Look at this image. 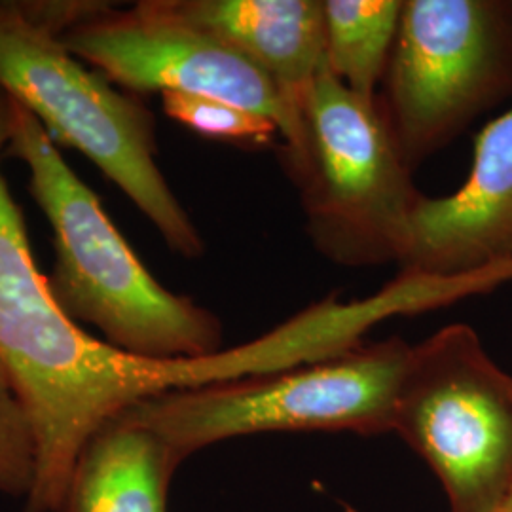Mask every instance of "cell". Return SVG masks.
Returning a JSON list of instances; mask_svg holds the SVG:
<instances>
[{
    "mask_svg": "<svg viewBox=\"0 0 512 512\" xmlns=\"http://www.w3.org/2000/svg\"><path fill=\"white\" fill-rule=\"evenodd\" d=\"M497 512H512V488L511 492H509V495L505 497V501H503V505L499 507V511Z\"/></svg>",
    "mask_w": 512,
    "mask_h": 512,
    "instance_id": "9a60e30c",
    "label": "cell"
},
{
    "mask_svg": "<svg viewBox=\"0 0 512 512\" xmlns=\"http://www.w3.org/2000/svg\"><path fill=\"white\" fill-rule=\"evenodd\" d=\"M313 249L340 268L403 264L420 202L378 97L323 69L300 110V137L279 148Z\"/></svg>",
    "mask_w": 512,
    "mask_h": 512,
    "instance_id": "277c9868",
    "label": "cell"
},
{
    "mask_svg": "<svg viewBox=\"0 0 512 512\" xmlns=\"http://www.w3.org/2000/svg\"><path fill=\"white\" fill-rule=\"evenodd\" d=\"M393 433L439 478L450 512H497L512 488V374L450 323L412 344Z\"/></svg>",
    "mask_w": 512,
    "mask_h": 512,
    "instance_id": "8992f818",
    "label": "cell"
},
{
    "mask_svg": "<svg viewBox=\"0 0 512 512\" xmlns=\"http://www.w3.org/2000/svg\"><path fill=\"white\" fill-rule=\"evenodd\" d=\"M410 346L401 336L361 342L306 365L162 393L124 414L184 461L222 440L266 433L389 435Z\"/></svg>",
    "mask_w": 512,
    "mask_h": 512,
    "instance_id": "5b68a950",
    "label": "cell"
},
{
    "mask_svg": "<svg viewBox=\"0 0 512 512\" xmlns=\"http://www.w3.org/2000/svg\"><path fill=\"white\" fill-rule=\"evenodd\" d=\"M183 18L220 38L274 82L300 122L325 69L323 0H171Z\"/></svg>",
    "mask_w": 512,
    "mask_h": 512,
    "instance_id": "30bf717a",
    "label": "cell"
},
{
    "mask_svg": "<svg viewBox=\"0 0 512 512\" xmlns=\"http://www.w3.org/2000/svg\"><path fill=\"white\" fill-rule=\"evenodd\" d=\"M71 54L124 92L186 93L219 99L270 118L281 147L300 137V122L274 82L220 38L183 18L171 0L110 2L61 35Z\"/></svg>",
    "mask_w": 512,
    "mask_h": 512,
    "instance_id": "ba28073f",
    "label": "cell"
},
{
    "mask_svg": "<svg viewBox=\"0 0 512 512\" xmlns=\"http://www.w3.org/2000/svg\"><path fill=\"white\" fill-rule=\"evenodd\" d=\"M0 92L29 110L55 145L97 165L173 253L203 255L202 234L158 165L154 114L71 54L38 2L0 0Z\"/></svg>",
    "mask_w": 512,
    "mask_h": 512,
    "instance_id": "3957f363",
    "label": "cell"
},
{
    "mask_svg": "<svg viewBox=\"0 0 512 512\" xmlns=\"http://www.w3.org/2000/svg\"><path fill=\"white\" fill-rule=\"evenodd\" d=\"M512 260V105L478 133L456 192L421 196L399 274H471Z\"/></svg>",
    "mask_w": 512,
    "mask_h": 512,
    "instance_id": "9c48e42d",
    "label": "cell"
},
{
    "mask_svg": "<svg viewBox=\"0 0 512 512\" xmlns=\"http://www.w3.org/2000/svg\"><path fill=\"white\" fill-rule=\"evenodd\" d=\"M512 93V2L403 0L378 103L412 169Z\"/></svg>",
    "mask_w": 512,
    "mask_h": 512,
    "instance_id": "52a82bcc",
    "label": "cell"
},
{
    "mask_svg": "<svg viewBox=\"0 0 512 512\" xmlns=\"http://www.w3.org/2000/svg\"><path fill=\"white\" fill-rule=\"evenodd\" d=\"M183 461L122 412L82 448L59 512H169V486Z\"/></svg>",
    "mask_w": 512,
    "mask_h": 512,
    "instance_id": "8fae6325",
    "label": "cell"
},
{
    "mask_svg": "<svg viewBox=\"0 0 512 512\" xmlns=\"http://www.w3.org/2000/svg\"><path fill=\"white\" fill-rule=\"evenodd\" d=\"M8 139L10 99L0 92V361L37 433V482L25 512H59L86 442L129 406L184 389L186 370L183 359L112 348L57 306L2 173Z\"/></svg>",
    "mask_w": 512,
    "mask_h": 512,
    "instance_id": "6da1fadb",
    "label": "cell"
},
{
    "mask_svg": "<svg viewBox=\"0 0 512 512\" xmlns=\"http://www.w3.org/2000/svg\"><path fill=\"white\" fill-rule=\"evenodd\" d=\"M6 154L27 167L29 192L52 226L48 287L69 319L101 330L112 348L150 361L200 359L222 349L219 317L148 272L97 194L14 99Z\"/></svg>",
    "mask_w": 512,
    "mask_h": 512,
    "instance_id": "7a4b0ae2",
    "label": "cell"
},
{
    "mask_svg": "<svg viewBox=\"0 0 512 512\" xmlns=\"http://www.w3.org/2000/svg\"><path fill=\"white\" fill-rule=\"evenodd\" d=\"M401 14L403 0H323L325 69L351 92L378 97Z\"/></svg>",
    "mask_w": 512,
    "mask_h": 512,
    "instance_id": "7c38bea8",
    "label": "cell"
},
{
    "mask_svg": "<svg viewBox=\"0 0 512 512\" xmlns=\"http://www.w3.org/2000/svg\"><path fill=\"white\" fill-rule=\"evenodd\" d=\"M37 473V433L0 361V494L27 501L33 494Z\"/></svg>",
    "mask_w": 512,
    "mask_h": 512,
    "instance_id": "5bb4252c",
    "label": "cell"
},
{
    "mask_svg": "<svg viewBox=\"0 0 512 512\" xmlns=\"http://www.w3.org/2000/svg\"><path fill=\"white\" fill-rule=\"evenodd\" d=\"M165 114L203 137L243 147H266L281 139L277 124L238 105L186 93H162Z\"/></svg>",
    "mask_w": 512,
    "mask_h": 512,
    "instance_id": "4fadbf2b",
    "label": "cell"
}]
</instances>
